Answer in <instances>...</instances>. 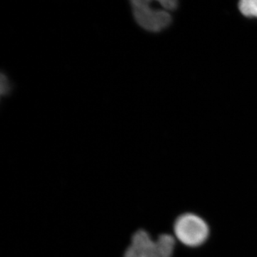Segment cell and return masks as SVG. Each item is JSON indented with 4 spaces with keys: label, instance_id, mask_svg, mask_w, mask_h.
Instances as JSON below:
<instances>
[{
    "label": "cell",
    "instance_id": "6da1fadb",
    "mask_svg": "<svg viewBox=\"0 0 257 257\" xmlns=\"http://www.w3.org/2000/svg\"><path fill=\"white\" fill-rule=\"evenodd\" d=\"M175 246V238L170 234L160 235L154 240L146 231L140 229L133 234L124 257H172Z\"/></svg>",
    "mask_w": 257,
    "mask_h": 257
},
{
    "label": "cell",
    "instance_id": "7a4b0ae2",
    "mask_svg": "<svg viewBox=\"0 0 257 257\" xmlns=\"http://www.w3.org/2000/svg\"><path fill=\"white\" fill-rule=\"evenodd\" d=\"M176 237L181 243L190 247L205 242L209 234L206 221L196 214L187 213L177 218L174 226Z\"/></svg>",
    "mask_w": 257,
    "mask_h": 257
},
{
    "label": "cell",
    "instance_id": "3957f363",
    "mask_svg": "<svg viewBox=\"0 0 257 257\" xmlns=\"http://www.w3.org/2000/svg\"><path fill=\"white\" fill-rule=\"evenodd\" d=\"M149 0L132 1L134 16L139 25L151 32H160L172 23V17L165 10L153 9Z\"/></svg>",
    "mask_w": 257,
    "mask_h": 257
},
{
    "label": "cell",
    "instance_id": "277c9868",
    "mask_svg": "<svg viewBox=\"0 0 257 257\" xmlns=\"http://www.w3.org/2000/svg\"><path fill=\"white\" fill-rule=\"evenodd\" d=\"M239 8L243 16L257 18V0H243L239 3Z\"/></svg>",
    "mask_w": 257,
    "mask_h": 257
},
{
    "label": "cell",
    "instance_id": "5b68a950",
    "mask_svg": "<svg viewBox=\"0 0 257 257\" xmlns=\"http://www.w3.org/2000/svg\"><path fill=\"white\" fill-rule=\"evenodd\" d=\"M158 3L166 11H173L178 7V3L176 0H161Z\"/></svg>",
    "mask_w": 257,
    "mask_h": 257
},
{
    "label": "cell",
    "instance_id": "8992f818",
    "mask_svg": "<svg viewBox=\"0 0 257 257\" xmlns=\"http://www.w3.org/2000/svg\"><path fill=\"white\" fill-rule=\"evenodd\" d=\"M8 84L7 82L6 77H5L4 74H1V89H0V92L1 94H4L5 93L8 92Z\"/></svg>",
    "mask_w": 257,
    "mask_h": 257
}]
</instances>
